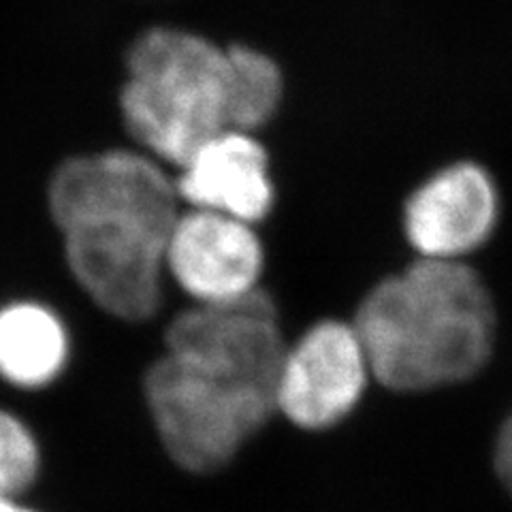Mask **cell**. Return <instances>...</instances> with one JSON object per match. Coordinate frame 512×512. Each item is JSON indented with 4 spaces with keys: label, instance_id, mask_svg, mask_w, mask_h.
<instances>
[{
    "label": "cell",
    "instance_id": "6da1fadb",
    "mask_svg": "<svg viewBox=\"0 0 512 512\" xmlns=\"http://www.w3.org/2000/svg\"><path fill=\"white\" fill-rule=\"evenodd\" d=\"M165 348L143 378L158 438L180 468L216 472L278 412L286 342L274 301L256 288L197 303L171 320Z\"/></svg>",
    "mask_w": 512,
    "mask_h": 512
},
{
    "label": "cell",
    "instance_id": "7a4b0ae2",
    "mask_svg": "<svg viewBox=\"0 0 512 512\" xmlns=\"http://www.w3.org/2000/svg\"><path fill=\"white\" fill-rule=\"evenodd\" d=\"M180 201L175 180L141 152L73 156L54 171L47 205L67 265L103 312L128 323L156 314Z\"/></svg>",
    "mask_w": 512,
    "mask_h": 512
},
{
    "label": "cell",
    "instance_id": "3957f363",
    "mask_svg": "<svg viewBox=\"0 0 512 512\" xmlns=\"http://www.w3.org/2000/svg\"><path fill=\"white\" fill-rule=\"evenodd\" d=\"M352 325L374 380L397 393H423L483 370L498 316L474 267L419 256L363 297Z\"/></svg>",
    "mask_w": 512,
    "mask_h": 512
},
{
    "label": "cell",
    "instance_id": "277c9868",
    "mask_svg": "<svg viewBox=\"0 0 512 512\" xmlns=\"http://www.w3.org/2000/svg\"><path fill=\"white\" fill-rule=\"evenodd\" d=\"M120 109L141 148L184 167L207 141L235 131L231 47L180 28L143 32L126 56Z\"/></svg>",
    "mask_w": 512,
    "mask_h": 512
},
{
    "label": "cell",
    "instance_id": "5b68a950",
    "mask_svg": "<svg viewBox=\"0 0 512 512\" xmlns=\"http://www.w3.org/2000/svg\"><path fill=\"white\" fill-rule=\"evenodd\" d=\"M372 378L355 325L320 320L293 346H286L278 412L301 429H331L359 406Z\"/></svg>",
    "mask_w": 512,
    "mask_h": 512
},
{
    "label": "cell",
    "instance_id": "8992f818",
    "mask_svg": "<svg viewBox=\"0 0 512 512\" xmlns=\"http://www.w3.org/2000/svg\"><path fill=\"white\" fill-rule=\"evenodd\" d=\"M498 216V188L487 169L455 163L412 192L404 207V231L421 259L463 261L489 242Z\"/></svg>",
    "mask_w": 512,
    "mask_h": 512
},
{
    "label": "cell",
    "instance_id": "52a82bcc",
    "mask_svg": "<svg viewBox=\"0 0 512 512\" xmlns=\"http://www.w3.org/2000/svg\"><path fill=\"white\" fill-rule=\"evenodd\" d=\"M265 252L254 224L210 210L180 214L167 269L197 303H224L259 288Z\"/></svg>",
    "mask_w": 512,
    "mask_h": 512
},
{
    "label": "cell",
    "instance_id": "ba28073f",
    "mask_svg": "<svg viewBox=\"0 0 512 512\" xmlns=\"http://www.w3.org/2000/svg\"><path fill=\"white\" fill-rule=\"evenodd\" d=\"M175 188L192 210H210L248 224L269 216L276 190L267 150L254 133L227 131L201 146L175 178Z\"/></svg>",
    "mask_w": 512,
    "mask_h": 512
},
{
    "label": "cell",
    "instance_id": "9c48e42d",
    "mask_svg": "<svg viewBox=\"0 0 512 512\" xmlns=\"http://www.w3.org/2000/svg\"><path fill=\"white\" fill-rule=\"evenodd\" d=\"M69 357L62 320L39 303H11L0 310V376L15 387L52 382Z\"/></svg>",
    "mask_w": 512,
    "mask_h": 512
},
{
    "label": "cell",
    "instance_id": "30bf717a",
    "mask_svg": "<svg viewBox=\"0 0 512 512\" xmlns=\"http://www.w3.org/2000/svg\"><path fill=\"white\" fill-rule=\"evenodd\" d=\"M233 128L254 133L274 120L282 105L284 77L274 58L248 45H231Z\"/></svg>",
    "mask_w": 512,
    "mask_h": 512
},
{
    "label": "cell",
    "instance_id": "8fae6325",
    "mask_svg": "<svg viewBox=\"0 0 512 512\" xmlns=\"http://www.w3.org/2000/svg\"><path fill=\"white\" fill-rule=\"evenodd\" d=\"M39 444L32 431L5 410H0V495L18 498L39 474Z\"/></svg>",
    "mask_w": 512,
    "mask_h": 512
},
{
    "label": "cell",
    "instance_id": "7c38bea8",
    "mask_svg": "<svg viewBox=\"0 0 512 512\" xmlns=\"http://www.w3.org/2000/svg\"><path fill=\"white\" fill-rule=\"evenodd\" d=\"M493 466L502 485L512 495V412L506 416V421L498 431V438H495Z\"/></svg>",
    "mask_w": 512,
    "mask_h": 512
},
{
    "label": "cell",
    "instance_id": "4fadbf2b",
    "mask_svg": "<svg viewBox=\"0 0 512 512\" xmlns=\"http://www.w3.org/2000/svg\"><path fill=\"white\" fill-rule=\"evenodd\" d=\"M0 512H35L18 502V498H9V495H0Z\"/></svg>",
    "mask_w": 512,
    "mask_h": 512
}]
</instances>
